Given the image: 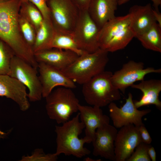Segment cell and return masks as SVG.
Masks as SVG:
<instances>
[{
  "instance_id": "obj_38",
  "label": "cell",
  "mask_w": 161,
  "mask_h": 161,
  "mask_svg": "<svg viewBox=\"0 0 161 161\" xmlns=\"http://www.w3.org/2000/svg\"><path fill=\"white\" fill-rule=\"evenodd\" d=\"M7 0H0V1H1V2L4 1H7Z\"/></svg>"
},
{
  "instance_id": "obj_17",
  "label": "cell",
  "mask_w": 161,
  "mask_h": 161,
  "mask_svg": "<svg viewBox=\"0 0 161 161\" xmlns=\"http://www.w3.org/2000/svg\"><path fill=\"white\" fill-rule=\"evenodd\" d=\"M128 14L130 16L129 27L135 37L157 23L154 9L149 3L143 6L135 5L131 6Z\"/></svg>"
},
{
  "instance_id": "obj_20",
  "label": "cell",
  "mask_w": 161,
  "mask_h": 161,
  "mask_svg": "<svg viewBox=\"0 0 161 161\" xmlns=\"http://www.w3.org/2000/svg\"><path fill=\"white\" fill-rule=\"evenodd\" d=\"M130 16L116 17L107 22L100 30L98 41L100 48L104 49L108 42L122 30L129 25Z\"/></svg>"
},
{
  "instance_id": "obj_19",
  "label": "cell",
  "mask_w": 161,
  "mask_h": 161,
  "mask_svg": "<svg viewBox=\"0 0 161 161\" xmlns=\"http://www.w3.org/2000/svg\"><path fill=\"white\" fill-rule=\"evenodd\" d=\"M131 87L140 90L143 95L139 100L134 101L137 109L143 106L154 105L159 110L161 109V101L159 95L161 91V80L158 79L143 80L137 84Z\"/></svg>"
},
{
  "instance_id": "obj_9",
  "label": "cell",
  "mask_w": 161,
  "mask_h": 161,
  "mask_svg": "<svg viewBox=\"0 0 161 161\" xmlns=\"http://www.w3.org/2000/svg\"><path fill=\"white\" fill-rule=\"evenodd\" d=\"M161 72L160 68L152 67L145 68L143 62L130 60L124 64L120 69L112 74V80L114 85L124 94L127 88L131 87L137 81L144 80L148 74Z\"/></svg>"
},
{
  "instance_id": "obj_25",
  "label": "cell",
  "mask_w": 161,
  "mask_h": 161,
  "mask_svg": "<svg viewBox=\"0 0 161 161\" xmlns=\"http://www.w3.org/2000/svg\"><path fill=\"white\" fill-rule=\"evenodd\" d=\"M19 13L32 24L36 31L44 19L38 9L33 4L29 1H21Z\"/></svg>"
},
{
  "instance_id": "obj_23",
  "label": "cell",
  "mask_w": 161,
  "mask_h": 161,
  "mask_svg": "<svg viewBox=\"0 0 161 161\" xmlns=\"http://www.w3.org/2000/svg\"><path fill=\"white\" fill-rule=\"evenodd\" d=\"M52 48L70 50L79 56L84 52L79 48L71 34L55 30L50 46Z\"/></svg>"
},
{
  "instance_id": "obj_7",
  "label": "cell",
  "mask_w": 161,
  "mask_h": 161,
  "mask_svg": "<svg viewBox=\"0 0 161 161\" xmlns=\"http://www.w3.org/2000/svg\"><path fill=\"white\" fill-rule=\"evenodd\" d=\"M37 69L15 55L11 64L9 75L21 82L29 91L27 96L30 101L40 100L42 96V88Z\"/></svg>"
},
{
  "instance_id": "obj_12",
  "label": "cell",
  "mask_w": 161,
  "mask_h": 161,
  "mask_svg": "<svg viewBox=\"0 0 161 161\" xmlns=\"http://www.w3.org/2000/svg\"><path fill=\"white\" fill-rule=\"evenodd\" d=\"M117 131L116 128L109 124L97 128L92 142L93 155L115 161L114 143Z\"/></svg>"
},
{
  "instance_id": "obj_21",
  "label": "cell",
  "mask_w": 161,
  "mask_h": 161,
  "mask_svg": "<svg viewBox=\"0 0 161 161\" xmlns=\"http://www.w3.org/2000/svg\"><path fill=\"white\" fill-rule=\"evenodd\" d=\"M55 31V30L51 21L44 19L36 31L35 40L32 49L34 53L50 48Z\"/></svg>"
},
{
  "instance_id": "obj_6",
  "label": "cell",
  "mask_w": 161,
  "mask_h": 161,
  "mask_svg": "<svg viewBox=\"0 0 161 161\" xmlns=\"http://www.w3.org/2000/svg\"><path fill=\"white\" fill-rule=\"evenodd\" d=\"M100 30L90 18L87 10L79 11L77 21L71 34L80 50L92 53L100 48L98 41Z\"/></svg>"
},
{
  "instance_id": "obj_30",
  "label": "cell",
  "mask_w": 161,
  "mask_h": 161,
  "mask_svg": "<svg viewBox=\"0 0 161 161\" xmlns=\"http://www.w3.org/2000/svg\"><path fill=\"white\" fill-rule=\"evenodd\" d=\"M21 1H29L35 5L41 13L44 19L51 20L50 12L47 0H20Z\"/></svg>"
},
{
  "instance_id": "obj_26",
  "label": "cell",
  "mask_w": 161,
  "mask_h": 161,
  "mask_svg": "<svg viewBox=\"0 0 161 161\" xmlns=\"http://www.w3.org/2000/svg\"><path fill=\"white\" fill-rule=\"evenodd\" d=\"M18 23L20 30L24 40L32 49L36 32L35 27L27 19L20 13L18 17Z\"/></svg>"
},
{
  "instance_id": "obj_28",
  "label": "cell",
  "mask_w": 161,
  "mask_h": 161,
  "mask_svg": "<svg viewBox=\"0 0 161 161\" xmlns=\"http://www.w3.org/2000/svg\"><path fill=\"white\" fill-rule=\"evenodd\" d=\"M58 156L55 153L46 154L41 148L35 149L30 155L23 156L20 161H55Z\"/></svg>"
},
{
  "instance_id": "obj_35",
  "label": "cell",
  "mask_w": 161,
  "mask_h": 161,
  "mask_svg": "<svg viewBox=\"0 0 161 161\" xmlns=\"http://www.w3.org/2000/svg\"><path fill=\"white\" fill-rule=\"evenodd\" d=\"M154 13L156 22L159 27L161 28V14L159 11H156L154 9Z\"/></svg>"
},
{
  "instance_id": "obj_3",
  "label": "cell",
  "mask_w": 161,
  "mask_h": 161,
  "mask_svg": "<svg viewBox=\"0 0 161 161\" xmlns=\"http://www.w3.org/2000/svg\"><path fill=\"white\" fill-rule=\"evenodd\" d=\"M109 52L101 48L92 53L84 52L61 71L75 83L83 85L105 70Z\"/></svg>"
},
{
  "instance_id": "obj_10",
  "label": "cell",
  "mask_w": 161,
  "mask_h": 161,
  "mask_svg": "<svg viewBox=\"0 0 161 161\" xmlns=\"http://www.w3.org/2000/svg\"><path fill=\"white\" fill-rule=\"evenodd\" d=\"M133 96L129 92L126 102L121 107H119L114 102L108 105L109 116L113 126L116 128L129 124L139 126L144 124L143 117L151 112L150 109L139 110L135 107Z\"/></svg>"
},
{
  "instance_id": "obj_4",
  "label": "cell",
  "mask_w": 161,
  "mask_h": 161,
  "mask_svg": "<svg viewBox=\"0 0 161 161\" xmlns=\"http://www.w3.org/2000/svg\"><path fill=\"white\" fill-rule=\"evenodd\" d=\"M112 74L104 70L82 85V93L87 103L101 107L121 99L120 91L112 83Z\"/></svg>"
},
{
  "instance_id": "obj_32",
  "label": "cell",
  "mask_w": 161,
  "mask_h": 161,
  "mask_svg": "<svg viewBox=\"0 0 161 161\" xmlns=\"http://www.w3.org/2000/svg\"><path fill=\"white\" fill-rule=\"evenodd\" d=\"M79 11L87 10L92 0H71Z\"/></svg>"
},
{
  "instance_id": "obj_13",
  "label": "cell",
  "mask_w": 161,
  "mask_h": 161,
  "mask_svg": "<svg viewBox=\"0 0 161 161\" xmlns=\"http://www.w3.org/2000/svg\"><path fill=\"white\" fill-rule=\"evenodd\" d=\"M39 77L42 88V97L45 98L56 87L61 86L73 89L75 83L62 71L43 63H38Z\"/></svg>"
},
{
  "instance_id": "obj_31",
  "label": "cell",
  "mask_w": 161,
  "mask_h": 161,
  "mask_svg": "<svg viewBox=\"0 0 161 161\" xmlns=\"http://www.w3.org/2000/svg\"><path fill=\"white\" fill-rule=\"evenodd\" d=\"M138 129L142 142L151 144L152 139L144 125L138 126Z\"/></svg>"
},
{
  "instance_id": "obj_15",
  "label": "cell",
  "mask_w": 161,
  "mask_h": 161,
  "mask_svg": "<svg viewBox=\"0 0 161 161\" xmlns=\"http://www.w3.org/2000/svg\"><path fill=\"white\" fill-rule=\"evenodd\" d=\"M81 121L85 126V136L92 141L94 139L96 129L103 125L109 124L110 118L103 114L100 107L82 106H78Z\"/></svg>"
},
{
  "instance_id": "obj_22",
  "label": "cell",
  "mask_w": 161,
  "mask_h": 161,
  "mask_svg": "<svg viewBox=\"0 0 161 161\" xmlns=\"http://www.w3.org/2000/svg\"><path fill=\"white\" fill-rule=\"evenodd\" d=\"M135 37L146 49L161 52V28L157 23Z\"/></svg>"
},
{
  "instance_id": "obj_36",
  "label": "cell",
  "mask_w": 161,
  "mask_h": 161,
  "mask_svg": "<svg viewBox=\"0 0 161 161\" xmlns=\"http://www.w3.org/2000/svg\"><path fill=\"white\" fill-rule=\"evenodd\" d=\"M8 134V132H5L0 129V139H3L5 138Z\"/></svg>"
},
{
  "instance_id": "obj_37",
  "label": "cell",
  "mask_w": 161,
  "mask_h": 161,
  "mask_svg": "<svg viewBox=\"0 0 161 161\" xmlns=\"http://www.w3.org/2000/svg\"><path fill=\"white\" fill-rule=\"evenodd\" d=\"M85 160H86V161H99L101 160L100 159L94 160L91 159L89 158H87L86 159L85 158Z\"/></svg>"
},
{
  "instance_id": "obj_33",
  "label": "cell",
  "mask_w": 161,
  "mask_h": 161,
  "mask_svg": "<svg viewBox=\"0 0 161 161\" xmlns=\"http://www.w3.org/2000/svg\"><path fill=\"white\" fill-rule=\"evenodd\" d=\"M130 0H118V5H121L124 4L128 2ZM153 2V6L154 9L155 10L159 11L158 9L159 6L161 5V0H151Z\"/></svg>"
},
{
  "instance_id": "obj_34",
  "label": "cell",
  "mask_w": 161,
  "mask_h": 161,
  "mask_svg": "<svg viewBox=\"0 0 161 161\" xmlns=\"http://www.w3.org/2000/svg\"><path fill=\"white\" fill-rule=\"evenodd\" d=\"M149 156L152 161H156V154L154 147L151 145L148 150Z\"/></svg>"
},
{
  "instance_id": "obj_24",
  "label": "cell",
  "mask_w": 161,
  "mask_h": 161,
  "mask_svg": "<svg viewBox=\"0 0 161 161\" xmlns=\"http://www.w3.org/2000/svg\"><path fill=\"white\" fill-rule=\"evenodd\" d=\"M135 37L129 25L113 38L107 44L104 49L108 52H113L124 49Z\"/></svg>"
},
{
  "instance_id": "obj_16",
  "label": "cell",
  "mask_w": 161,
  "mask_h": 161,
  "mask_svg": "<svg viewBox=\"0 0 161 161\" xmlns=\"http://www.w3.org/2000/svg\"><path fill=\"white\" fill-rule=\"evenodd\" d=\"M34 54L38 63H43L61 70L72 63L79 56L70 50L53 48L44 49Z\"/></svg>"
},
{
  "instance_id": "obj_29",
  "label": "cell",
  "mask_w": 161,
  "mask_h": 161,
  "mask_svg": "<svg viewBox=\"0 0 161 161\" xmlns=\"http://www.w3.org/2000/svg\"><path fill=\"white\" fill-rule=\"evenodd\" d=\"M151 145L141 142L136 148L127 161H151L148 150Z\"/></svg>"
},
{
  "instance_id": "obj_18",
  "label": "cell",
  "mask_w": 161,
  "mask_h": 161,
  "mask_svg": "<svg viewBox=\"0 0 161 161\" xmlns=\"http://www.w3.org/2000/svg\"><path fill=\"white\" fill-rule=\"evenodd\" d=\"M119 0H92L87 11L90 18L100 29L115 17Z\"/></svg>"
},
{
  "instance_id": "obj_5",
  "label": "cell",
  "mask_w": 161,
  "mask_h": 161,
  "mask_svg": "<svg viewBox=\"0 0 161 161\" xmlns=\"http://www.w3.org/2000/svg\"><path fill=\"white\" fill-rule=\"evenodd\" d=\"M45 98L48 116L58 124L68 121L73 113L78 111L79 101L71 89L58 88Z\"/></svg>"
},
{
  "instance_id": "obj_1",
  "label": "cell",
  "mask_w": 161,
  "mask_h": 161,
  "mask_svg": "<svg viewBox=\"0 0 161 161\" xmlns=\"http://www.w3.org/2000/svg\"><path fill=\"white\" fill-rule=\"evenodd\" d=\"M21 4L20 0L0 1V39L11 48L16 55L37 69L38 63L33 50L24 40L20 30Z\"/></svg>"
},
{
  "instance_id": "obj_27",
  "label": "cell",
  "mask_w": 161,
  "mask_h": 161,
  "mask_svg": "<svg viewBox=\"0 0 161 161\" xmlns=\"http://www.w3.org/2000/svg\"><path fill=\"white\" fill-rule=\"evenodd\" d=\"M15 55L11 48L0 39V74L9 75L11 61Z\"/></svg>"
},
{
  "instance_id": "obj_14",
  "label": "cell",
  "mask_w": 161,
  "mask_h": 161,
  "mask_svg": "<svg viewBox=\"0 0 161 161\" xmlns=\"http://www.w3.org/2000/svg\"><path fill=\"white\" fill-rule=\"evenodd\" d=\"M26 90V87L15 78L0 74V96L12 100L22 111L27 110L30 106Z\"/></svg>"
},
{
  "instance_id": "obj_2",
  "label": "cell",
  "mask_w": 161,
  "mask_h": 161,
  "mask_svg": "<svg viewBox=\"0 0 161 161\" xmlns=\"http://www.w3.org/2000/svg\"><path fill=\"white\" fill-rule=\"evenodd\" d=\"M79 118L78 112L72 119L63 123L62 126H55L56 155L58 156L63 154L65 156L72 155L81 158L91 153L89 149L84 147V145L91 143V141L85 136L81 139L79 138L85 128L84 124L80 121Z\"/></svg>"
},
{
  "instance_id": "obj_8",
  "label": "cell",
  "mask_w": 161,
  "mask_h": 161,
  "mask_svg": "<svg viewBox=\"0 0 161 161\" xmlns=\"http://www.w3.org/2000/svg\"><path fill=\"white\" fill-rule=\"evenodd\" d=\"M51 22L57 31L72 34L79 11L71 0H47Z\"/></svg>"
},
{
  "instance_id": "obj_39",
  "label": "cell",
  "mask_w": 161,
  "mask_h": 161,
  "mask_svg": "<svg viewBox=\"0 0 161 161\" xmlns=\"http://www.w3.org/2000/svg\"></svg>"
},
{
  "instance_id": "obj_11",
  "label": "cell",
  "mask_w": 161,
  "mask_h": 161,
  "mask_svg": "<svg viewBox=\"0 0 161 161\" xmlns=\"http://www.w3.org/2000/svg\"><path fill=\"white\" fill-rule=\"evenodd\" d=\"M141 142L138 126L131 124L120 128L114 143L115 161H126Z\"/></svg>"
}]
</instances>
